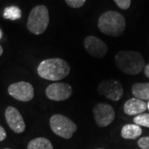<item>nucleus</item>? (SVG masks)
<instances>
[{"label":"nucleus","mask_w":149,"mask_h":149,"mask_svg":"<svg viewBox=\"0 0 149 149\" xmlns=\"http://www.w3.org/2000/svg\"><path fill=\"white\" fill-rule=\"evenodd\" d=\"M3 52V47H1V45H0V56H2Z\"/></svg>","instance_id":"nucleus-23"},{"label":"nucleus","mask_w":149,"mask_h":149,"mask_svg":"<svg viewBox=\"0 0 149 149\" xmlns=\"http://www.w3.org/2000/svg\"><path fill=\"white\" fill-rule=\"evenodd\" d=\"M98 27L102 33L118 37L125 31L126 21L121 13L116 11H108L100 17Z\"/></svg>","instance_id":"nucleus-3"},{"label":"nucleus","mask_w":149,"mask_h":149,"mask_svg":"<svg viewBox=\"0 0 149 149\" xmlns=\"http://www.w3.org/2000/svg\"><path fill=\"white\" fill-rule=\"evenodd\" d=\"M50 127L56 135L69 139L77 130V126L71 119L62 114H54L50 118Z\"/></svg>","instance_id":"nucleus-5"},{"label":"nucleus","mask_w":149,"mask_h":149,"mask_svg":"<svg viewBox=\"0 0 149 149\" xmlns=\"http://www.w3.org/2000/svg\"><path fill=\"white\" fill-rule=\"evenodd\" d=\"M3 17L6 19L8 20H17L19 18H21L22 17V11L19 8H17L16 6H11L8 7L4 9L3 12Z\"/></svg>","instance_id":"nucleus-16"},{"label":"nucleus","mask_w":149,"mask_h":149,"mask_svg":"<svg viewBox=\"0 0 149 149\" xmlns=\"http://www.w3.org/2000/svg\"><path fill=\"white\" fill-rule=\"evenodd\" d=\"M116 5L123 10H127L131 5V0H113Z\"/></svg>","instance_id":"nucleus-19"},{"label":"nucleus","mask_w":149,"mask_h":149,"mask_svg":"<svg viewBox=\"0 0 149 149\" xmlns=\"http://www.w3.org/2000/svg\"><path fill=\"white\" fill-rule=\"evenodd\" d=\"M132 93L141 100H149V83H135L132 86Z\"/></svg>","instance_id":"nucleus-14"},{"label":"nucleus","mask_w":149,"mask_h":149,"mask_svg":"<svg viewBox=\"0 0 149 149\" xmlns=\"http://www.w3.org/2000/svg\"><path fill=\"white\" fill-rule=\"evenodd\" d=\"M117 67L123 73L138 74L143 70L145 61L143 55L133 51H120L114 57Z\"/></svg>","instance_id":"nucleus-2"},{"label":"nucleus","mask_w":149,"mask_h":149,"mask_svg":"<svg viewBox=\"0 0 149 149\" xmlns=\"http://www.w3.org/2000/svg\"><path fill=\"white\" fill-rule=\"evenodd\" d=\"M8 94L17 100L28 102L34 97V88L30 83L19 81L8 86Z\"/></svg>","instance_id":"nucleus-8"},{"label":"nucleus","mask_w":149,"mask_h":149,"mask_svg":"<svg viewBox=\"0 0 149 149\" xmlns=\"http://www.w3.org/2000/svg\"><path fill=\"white\" fill-rule=\"evenodd\" d=\"M72 87L66 83L55 82L49 85L46 89V95L53 101H63L72 95Z\"/></svg>","instance_id":"nucleus-9"},{"label":"nucleus","mask_w":149,"mask_h":149,"mask_svg":"<svg viewBox=\"0 0 149 149\" xmlns=\"http://www.w3.org/2000/svg\"><path fill=\"white\" fill-rule=\"evenodd\" d=\"M143 130L140 126L137 124H126L122 128L121 136L123 139L128 140H133L139 139L142 135Z\"/></svg>","instance_id":"nucleus-13"},{"label":"nucleus","mask_w":149,"mask_h":149,"mask_svg":"<svg viewBox=\"0 0 149 149\" xmlns=\"http://www.w3.org/2000/svg\"><path fill=\"white\" fill-rule=\"evenodd\" d=\"M84 47L86 52L95 58H102L108 52V47L101 39L95 36H88L84 40Z\"/></svg>","instance_id":"nucleus-10"},{"label":"nucleus","mask_w":149,"mask_h":149,"mask_svg":"<svg viewBox=\"0 0 149 149\" xmlns=\"http://www.w3.org/2000/svg\"><path fill=\"white\" fill-rule=\"evenodd\" d=\"M49 22L50 17L47 8L44 5H37L30 12L27 27L32 34L41 35L47 30Z\"/></svg>","instance_id":"nucleus-4"},{"label":"nucleus","mask_w":149,"mask_h":149,"mask_svg":"<svg viewBox=\"0 0 149 149\" xmlns=\"http://www.w3.org/2000/svg\"><path fill=\"white\" fill-rule=\"evenodd\" d=\"M147 105H148V109H149V102H148V104Z\"/></svg>","instance_id":"nucleus-25"},{"label":"nucleus","mask_w":149,"mask_h":149,"mask_svg":"<svg viewBox=\"0 0 149 149\" xmlns=\"http://www.w3.org/2000/svg\"><path fill=\"white\" fill-rule=\"evenodd\" d=\"M98 93L112 101H118L123 95V88L120 81L114 79L104 80L97 88Z\"/></svg>","instance_id":"nucleus-6"},{"label":"nucleus","mask_w":149,"mask_h":149,"mask_svg":"<svg viewBox=\"0 0 149 149\" xmlns=\"http://www.w3.org/2000/svg\"><path fill=\"white\" fill-rule=\"evenodd\" d=\"M1 37H2V31L0 30V39H1Z\"/></svg>","instance_id":"nucleus-24"},{"label":"nucleus","mask_w":149,"mask_h":149,"mask_svg":"<svg viewBox=\"0 0 149 149\" xmlns=\"http://www.w3.org/2000/svg\"><path fill=\"white\" fill-rule=\"evenodd\" d=\"M138 145L140 148L149 149V136L139 139L138 141Z\"/></svg>","instance_id":"nucleus-20"},{"label":"nucleus","mask_w":149,"mask_h":149,"mask_svg":"<svg viewBox=\"0 0 149 149\" xmlns=\"http://www.w3.org/2000/svg\"><path fill=\"white\" fill-rule=\"evenodd\" d=\"M6 137H7L6 131L2 126H0V142L3 141V140L6 139Z\"/></svg>","instance_id":"nucleus-21"},{"label":"nucleus","mask_w":149,"mask_h":149,"mask_svg":"<svg viewBox=\"0 0 149 149\" xmlns=\"http://www.w3.org/2000/svg\"><path fill=\"white\" fill-rule=\"evenodd\" d=\"M96 124L100 128H105L114 120L115 112L113 108L105 103H99L93 109Z\"/></svg>","instance_id":"nucleus-7"},{"label":"nucleus","mask_w":149,"mask_h":149,"mask_svg":"<svg viewBox=\"0 0 149 149\" xmlns=\"http://www.w3.org/2000/svg\"><path fill=\"white\" fill-rule=\"evenodd\" d=\"M67 5L73 8H79L85 4L86 0H65Z\"/></svg>","instance_id":"nucleus-18"},{"label":"nucleus","mask_w":149,"mask_h":149,"mask_svg":"<svg viewBox=\"0 0 149 149\" xmlns=\"http://www.w3.org/2000/svg\"><path fill=\"white\" fill-rule=\"evenodd\" d=\"M134 124L149 128V113H141L133 118Z\"/></svg>","instance_id":"nucleus-17"},{"label":"nucleus","mask_w":149,"mask_h":149,"mask_svg":"<svg viewBox=\"0 0 149 149\" xmlns=\"http://www.w3.org/2000/svg\"><path fill=\"white\" fill-rule=\"evenodd\" d=\"M4 149H11V148H4Z\"/></svg>","instance_id":"nucleus-26"},{"label":"nucleus","mask_w":149,"mask_h":149,"mask_svg":"<svg viewBox=\"0 0 149 149\" xmlns=\"http://www.w3.org/2000/svg\"><path fill=\"white\" fill-rule=\"evenodd\" d=\"M148 109L147 104L137 98H132L125 102L123 105V111L126 114L133 116L139 115L146 111Z\"/></svg>","instance_id":"nucleus-12"},{"label":"nucleus","mask_w":149,"mask_h":149,"mask_svg":"<svg viewBox=\"0 0 149 149\" xmlns=\"http://www.w3.org/2000/svg\"><path fill=\"white\" fill-rule=\"evenodd\" d=\"M27 149H54L50 140L45 138H37L31 140L27 145Z\"/></svg>","instance_id":"nucleus-15"},{"label":"nucleus","mask_w":149,"mask_h":149,"mask_svg":"<svg viewBox=\"0 0 149 149\" xmlns=\"http://www.w3.org/2000/svg\"><path fill=\"white\" fill-rule=\"evenodd\" d=\"M5 118L9 128L16 133L25 131L26 124L20 112L13 106L8 107L5 110Z\"/></svg>","instance_id":"nucleus-11"},{"label":"nucleus","mask_w":149,"mask_h":149,"mask_svg":"<svg viewBox=\"0 0 149 149\" xmlns=\"http://www.w3.org/2000/svg\"><path fill=\"white\" fill-rule=\"evenodd\" d=\"M97 149H103V148H97Z\"/></svg>","instance_id":"nucleus-27"},{"label":"nucleus","mask_w":149,"mask_h":149,"mask_svg":"<svg viewBox=\"0 0 149 149\" xmlns=\"http://www.w3.org/2000/svg\"><path fill=\"white\" fill-rule=\"evenodd\" d=\"M70 67L67 61L61 58H51L42 61L37 66V74L42 79L52 81L63 80L68 76Z\"/></svg>","instance_id":"nucleus-1"},{"label":"nucleus","mask_w":149,"mask_h":149,"mask_svg":"<svg viewBox=\"0 0 149 149\" xmlns=\"http://www.w3.org/2000/svg\"><path fill=\"white\" fill-rule=\"evenodd\" d=\"M143 72H144V74L149 78V64H147L145 65V67H144L143 69Z\"/></svg>","instance_id":"nucleus-22"}]
</instances>
